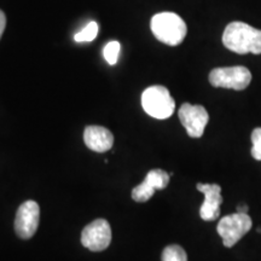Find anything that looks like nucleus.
Segmentation results:
<instances>
[{
	"instance_id": "1",
	"label": "nucleus",
	"mask_w": 261,
	"mask_h": 261,
	"mask_svg": "<svg viewBox=\"0 0 261 261\" xmlns=\"http://www.w3.org/2000/svg\"><path fill=\"white\" fill-rule=\"evenodd\" d=\"M223 44L236 54L260 55L261 31L243 22H231L224 31Z\"/></svg>"
},
{
	"instance_id": "2",
	"label": "nucleus",
	"mask_w": 261,
	"mask_h": 261,
	"mask_svg": "<svg viewBox=\"0 0 261 261\" xmlns=\"http://www.w3.org/2000/svg\"><path fill=\"white\" fill-rule=\"evenodd\" d=\"M150 27L155 38L169 46L180 45L188 32L184 19L174 12H161L155 15L150 22Z\"/></svg>"
},
{
	"instance_id": "3",
	"label": "nucleus",
	"mask_w": 261,
	"mask_h": 261,
	"mask_svg": "<svg viewBox=\"0 0 261 261\" xmlns=\"http://www.w3.org/2000/svg\"><path fill=\"white\" fill-rule=\"evenodd\" d=\"M142 107L144 112L154 119L166 120L174 113L175 102L165 86L155 85L143 92Z\"/></svg>"
},
{
	"instance_id": "4",
	"label": "nucleus",
	"mask_w": 261,
	"mask_h": 261,
	"mask_svg": "<svg viewBox=\"0 0 261 261\" xmlns=\"http://www.w3.org/2000/svg\"><path fill=\"white\" fill-rule=\"evenodd\" d=\"M253 221L248 213H238L225 215L221 218L217 226L219 236L223 238V243L226 248H231L236 244L241 238L247 234L252 228Z\"/></svg>"
},
{
	"instance_id": "5",
	"label": "nucleus",
	"mask_w": 261,
	"mask_h": 261,
	"mask_svg": "<svg viewBox=\"0 0 261 261\" xmlns=\"http://www.w3.org/2000/svg\"><path fill=\"white\" fill-rule=\"evenodd\" d=\"M252 73L242 65L215 68L210 74V83L214 87L242 91L249 86Z\"/></svg>"
},
{
	"instance_id": "6",
	"label": "nucleus",
	"mask_w": 261,
	"mask_h": 261,
	"mask_svg": "<svg viewBox=\"0 0 261 261\" xmlns=\"http://www.w3.org/2000/svg\"><path fill=\"white\" fill-rule=\"evenodd\" d=\"M112 242V228L106 219H97L87 225L81 233V243L92 252H102Z\"/></svg>"
},
{
	"instance_id": "7",
	"label": "nucleus",
	"mask_w": 261,
	"mask_h": 261,
	"mask_svg": "<svg viewBox=\"0 0 261 261\" xmlns=\"http://www.w3.org/2000/svg\"><path fill=\"white\" fill-rule=\"evenodd\" d=\"M178 115L181 125L185 127L191 138H201L203 136L205 126L210 121V115L204 107L184 103L179 109Z\"/></svg>"
},
{
	"instance_id": "8",
	"label": "nucleus",
	"mask_w": 261,
	"mask_h": 261,
	"mask_svg": "<svg viewBox=\"0 0 261 261\" xmlns=\"http://www.w3.org/2000/svg\"><path fill=\"white\" fill-rule=\"evenodd\" d=\"M40 220V208L35 201H25L19 205L15 219V231L18 237L28 240L37 232Z\"/></svg>"
},
{
	"instance_id": "9",
	"label": "nucleus",
	"mask_w": 261,
	"mask_h": 261,
	"mask_svg": "<svg viewBox=\"0 0 261 261\" xmlns=\"http://www.w3.org/2000/svg\"><path fill=\"white\" fill-rule=\"evenodd\" d=\"M171 174L163 169H152L146 174L145 180L132 190V198L136 202H146L152 197L156 190H163L168 185Z\"/></svg>"
},
{
	"instance_id": "10",
	"label": "nucleus",
	"mask_w": 261,
	"mask_h": 261,
	"mask_svg": "<svg viewBox=\"0 0 261 261\" xmlns=\"http://www.w3.org/2000/svg\"><path fill=\"white\" fill-rule=\"evenodd\" d=\"M197 190L204 195V201L200 210V217L202 220L213 221L218 219L220 215V205L223 203L220 185L198 182Z\"/></svg>"
},
{
	"instance_id": "11",
	"label": "nucleus",
	"mask_w": 261,
	"mask_h": 261,
	"mask_svg": "<svg viewBox=\"0 0 261 261\" xmlns=\"http://www.w3.org/2000/svg\"><path fill=\"white\" fill-rule=\"evenodd\" d=\"M84 140L87 148L96 152H106L114 145L113 133L102 126H87Z\"/></svg>"
},
{
	"instance_id": "12",
	"label": "nucleus",
	"mask_w": 261,
	"mask_h": 261,
	"mask_svg": "<svg viewBox=\"0 0 261 261\" xmlns=\"http://www.w3.org/2000/svg\"><path fill=\"white\" fill-rule=\"evenodd\" d=\"M162 261H188L187 252L178 244H171L163 249Z\"/></svg>"
},
{
	"instance_id": "13",
	"label": "nucleus",
	"mask_w": 261,
	"mask_h": 261,
	"mask_svg": "<svg viewBox=\"0 0 261 261\" xmlns=\"http://www.w3.org/2000/svg\"><path fill=\"white\" fill-rule=\"evenodd\" d=\"M98 34V24L96 22H90L83 31L74 35V40L76 42H90L96 39Z\"/></svg>"
},
{
	"instance_id": "14",
	"label": "nucleus",
	"mask_w": 261,
	"mask_h": 261,
	"mask_svg": "<svg viewBox=\"0 0 261 261\" xmlns=\"http://www.w3.org/2000/svg\"><path fill=\"white\" fill-rule=\"evenodd\" d=\"M120 50H121V45L119 41H109L103 48V55L106 61L110 65L116 64L117 60H119Z\"/></svg>"
},
{
	"instance_id": "15",
	"label": "nucleus",
	"mask_w": 261,
	"mask_h": 261,
	"mask_svg": "<svg viewBox=\"0 0 261 261\" xmlns=\"http://www.w3.org/2000/svg\"><path fill=\"white\" fill-rule=\"evenodd\" d=\"M252 155L253 158L257 160V161H261V127H257L253 130L252 133Z\"/></svg>"
},
{
	"instance_id": "16",
	"label": "nucleus",
	"mask_w": 261,
	"mask_h": 261,
	"mask_svg": "<svg viewBox=\"0 0 261 261\" xmlns=\"http://www.w3.org/2000/svg\"><path fill=\"white\" fill-rule=\"evenodd\" d=\"M5 27H6V16L4 12L0 10V38H2L3 33L5 31Z\"/></svg>"
},
{
	"instance_id": "17",
	"label": "nucleus",
	"mask_w": 261,
	"mask_h": 261,
	"mask_svg": "<svg viewBox=\"0 0 261 261\" xmlns=\"http://www.w3.org/2000/svg\"><path fill=\"white\" fill-rule=\"evenodd\" d=\"M248 210H249V208H248V205L244 203L238 204V207H237L238 213H248Z\"/></svg>"
},
{
	"instance_id": "18",
	"label": "nucleus",
	"mask_w": 261,
	"mask_h": 261,
	"mask_svg": "<svg viewBox=\"0 0 261 261\" xmlns=\"http://www.w3.org/2000/svg\"><path fill=\"white\" fill-rule=\"evenodd\" d=\"M256 231H257V232H261V227H259V228H256Z\"/></svg>"
}]
</instances>
